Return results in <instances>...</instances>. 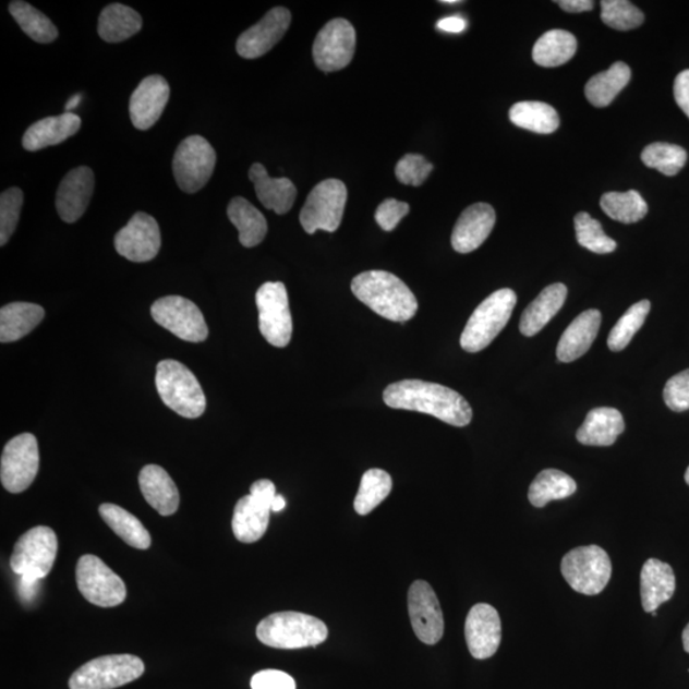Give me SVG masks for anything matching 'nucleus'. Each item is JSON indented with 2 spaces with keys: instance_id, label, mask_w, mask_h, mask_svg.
<instances>
[{
  "instance_id": "1",
  "label": "nucleus",
  "mask_w": 689,
  "mask_h": 689,
  "mask_svg": "<svg viewBox=\"0 0 689 689\" xmlns=\"http://www.w3.org/2000/svg\"><path fill=\"white\" fill-rule=\"evenodd\" d=\"M384 400L389 408L418 411L454 426H467L473 419V409L459 392L431 382H396L385 389Z\"/></svg>"
},
{
  "instance_id": "2",
  "label": "nucleus",
  "mask_w": 689,
  "mask_h": 689,
  "mask_svg": "<svg viewBox=\"0 0 689 689\" xmlns=\"http://www.w3.org/2000/svg\"><path fill=\"white\" fill-rule=\"evenodd\" d=\"M354 295L378 316L407 322L418 311V301L406 282L386 271H366L351 282Z\"/></svg>"
},
{
  "instance_id": "3",
  "label": "nucleus",
  "mask_w": 689,
  "mask_h": 689,
  "mask_svg": "<svg viewBox=\"0 0 689 689\" xmlns=\"http://www.w3.org/2000/svg\"><path fill=\"white\" fill-rule=\"evenodd\" d=\"M257 638L269 648L295 650L321 645L328 638V629L324 621L309 614L280 612L259 621Z\"/></svg>"
},
{
  "instance_id": "4",
  "label": "nucleus",
  "mask_w": 689,
  "mask_h": 689,
  "mask_svg": "<svg viewBox=\"0 0 689 689\" xmlns=\"http://www.w3.org/2000/svg\"><path fill=\"white\" fill-rule=\"evenodd\" d=\"M156 388L162 402L177 414L196 419L205 413L206 397L198 379L177 361H162L156 368Z\"/></svg>"
},
{
  "instance_id": "5",
  "label": "nucleus",
  "mask_w": 689,
  "mask_h": 689,
  "mask_svg": "<svg viewBox=\"0 0 689 689\" xmlns=\"http://www.w3.org/2000/svg\"><path fill=\"white\" fill-rule=\"evenodd\" d=\"M517 295L511 289L494 291L478 306L461 335V348L468 353H479L488 348L512 316Z\"/></svg>"
},
{
  "instance_id": "6",
  "label": "nucleus",
  "mask_w": 689,
  "mask_h": 689,
  "mask_svg": "<svg viewBox=\"0 0 689 689\" xmlns=\"http://www.w3.org/2000/svg\"><path fill=\"white\" fill-rule=\"evenodd\" d=\"M560 571L576 593L594 596L603 593L611 581L612 560L601 546H580L561 559Z\"/></svg>"
},
{
  "instance_id": "7",
  "label": "nucleus",
  "mask_w": 689,
  "mask_h": 689,
  "mask_svg": "<svg viewBox=\"0 0 689 689\" xmlns=\"http://www.w3.org/2000/svg\"><path fill=\"white\" fill-rule=\"evenodd\" d=\"M145 664L130 654L96 657L81 666L70 678V689H116L138 679Z\"/></svg>"
},
{
  "instance_id": "8",
  "label": "nucleus",
  "mask_w": 689,
  "mask_h": 689,
  "mask_svg": "<svg viewBox=\"0 0 689 689\" xmlns=\"http://www.w3.org/2000/svg\"><path fill=\"white\" fill-rule=\"evenodd\" d=\"M58 539L55 530L37 527L19 539L11 557V568L21 578L43 580L57 559Z\"/></svg>"
},
{
  "instance_id": "9",
  "label": "nucleus",
  "mask_w": 689,
  "mask_h": 689,
  "mask_svg": "<svg viewBox=\"0 0 689 689\" xmlns=\"http://www.w3.org/2000/svg\"><path fill=\"white\" fill-rule=\"evenodd\" d=\"M347 200V185L339 179H327L314 186L301 211L306 233L314 234L317 230L335 233L341 225Z\"/></svg>"
},
{
  "instance_id": "10",
  "label": "nucleus",
  "mask_w": 689,
  "mask_h": 689,
  "mask_svg": "<svg viewBox=\"0 0 689 689\" xmlns=\"http://www.w3.org/2000/svg\"><path fill=\"white\" fill-rule=\"evenodd\" d=\"M259 331L276 348L288 347L293 336L289 297L282 282H266L256 294Z\"/></svg>"
},
{
  "instance_id": "11",
  "label": "nucleus",
  "mask_w": 689,
  "mask_h": 689,
  "mask_svg": "<svg viewBox=\"0 0 689 689\" xmlns=\"http://www.w3.org/2000/svg\"><path fill=\"white\" fill-rule=\"evenodd\" d=\"M215 167V149L201 136L185 138L178 146L172 160L177 184L185 193H196L204 189L213 177Z\"/></svg>"
},
{
  "instance_id": "12",
  "label": "nucleus",
  "mask_w": 689,
  "mask_h": 689,
  "mask_svg": "<svg viewBox=\"0 0 689 689\" xmlns=\"http://www.w3.org/2000/svg\"><path fill=\"white\" fill-rule=\"evenodd\" d=\"M80 593L87 602L111 608L121 605L126 597L124 581L104 564L100 558L86 554L81 557L76 568Z\"/></svg>"
},
{
  "instance_id": "13",
  "label": "nucleus",
  "mask_w": 689,
  "mask_h": 689,
  "mask_svg": "<svg viewBox=\"0 0 689 689\" xmlns=\"http://www.w3.org/2000/svg\"><path fill=\"white\" fill-rule=\"evenodd\" d=\"M39 446L33 434L24 433L5 445L0 461V481L10 493L29 488L39 473Z\"/></svg>"
},
{
  "instance_id": "14",
  "label": "nucleus",
  "mask_w": 689,
  "mask_h": 689,
  "mask_svg": "<svg viewBox=\"0 0 689 689\" xmlns=\"http://www.w3.org/2000/svg\"><path fill=\"white\" fill-rule=\"evenodd\" d=\"M156 324L167 328L179 339L202 342L207 339L208 328L198 306L183 297L171 295L156 301L152 306Z\"/></svg>"
},
{
  "instance_id": "15",
  "label": "nucleus",
  "mask_w": 689,
  "mask_h": 689,
  "mask_svg": "<svg viewBox=\"0 0 689 689\" xmlns=\"http://www.w3.org/2000/svg\"><path fill=\"white\" fill-rule=\"evenodd\" d=\"M355 44V28L348 20L329 21L314 40V62L324 72L343 70L353 61Z\"/></svg>"
},
{
  "instance_id": "16",
  "label": "nucleus",
  "mask_w": 689,
  "mask_h": 689,
  "mask_svg": "<svg viewBox=\"0 0 689 689\" xmlns=\"http://www.w3.org/2000/svg\"><path fill=\"white\" fill-rule=\"evenodd\" d=\"M411 626L418 639L426 645H436L445 633V618L436 593L428 582L418 580L408 595Z\"/></svg>"
},
{
  "instance_id": "17",
  "label": "nucleus",
  "mask_w": 689,
  "mask_h": 689,
  "mask_svg": "<svg viewBox=\"0 0 689 689\" xmlns=\"http://www.w3.org/2000/svg\"><path fill=\"white\" fill-rule=\"evenodd\" d=\"M116 250L122 257L144 264L153 261L161 246L159 223L152 215L137 213L116 235Z\"/></svg>"
},
{
  "instance_id": "18",
  "label": "nucleus",
  "mask_w": 689,
  "mask_h": 689,
  "mask_svg": "<svg viewBox=\"0 0 689 689\" xmlns=\"http://www.w3.org/2000/svg\"><path fill=\"white\" fill-rule=\"evenodd\" d=\"M291 24V13L283 7L266 13L258 24L246 29L237 41L238 55L244 59H257L267 55L275 45L281 41Z\"/></svg>"
},
{
  "instance_id": "19",
  "label": "nucleus",
  "mask_w": 689,
  "mask_h": 689,
  "mask_svg": "<svg viewBox=\"0 0 689 689\" xmlns=\"http://www.w3.org/2000/svg\"><path fill=\"white\" fill-rule=\"evenodd\" d=\"M466 639L470 654L485 661L497 653L501 640V624L496 608L489 604H476L468 614Z\"/></svg>"
},
{
  "instance_id": "20",
  "label": "nucleus",
  "mask_w": 689,
  "mask_h": 689,
  "mask_svg": "<svg viewBox=\"0 0 689 689\" xmlns=\"http://www.w3.org/2000/svg\"><path fill=\"white\" fill-rule=\"evenodd\" d=\"M170 99L168 81L159 74L148 76L134 89L130 101L131 121L140 131H147L159 121Z\"/></svg>"
},
{
  "instance_id": "21",
  "label": "nucleus",
  "mask_w": 689,
  "mask_h": 689,
  "mask_svg": "<svg viewBox=\"0 0 689 689\" xmlns=\"http://www.w3.org/2000/svg\"><path fill=\"white\" fill-rule=\"evenodd\" d=\"M95 189L92 169L78 167L63 178L57 192L56 206L64 222L73 223L85 214Z\"/></svg>"
},
{
  "instance_id": "22",
  "label": "nucleus",
  "mask_w": 689,
  "mask_h": 689,
  "mask_svg": "<svg viewBox=\"0 0 689 689\" xmlns=\"http://www.w3.org/2000/svg\"><path fill=\"white\" fill-rule=\"evenodd\" d=\"M496 225L494 208L481 202L470 206L457 220L451 243L456 252L467 254L479 249L492 233Z\"/></svg>"
},
{
  "instance_id": "23",
  "label": "nucleus",
  "mask_w": 689,
  "mask_h": 689,
  "mask_svg": "<svg viewBox=\"0 0 689 689\" xmlns=\"http://www.w3.org/2000/svg\"><path fill=\"white\" fill-rule=\"evenodd\" d=\"M602 326V313L585 311L576 317L561 335L557 347V358L561 363H571L585 355L596 339Z\"/></svg>"
},
{
  "instance_id": "24",
  "label": "nucleus",
  "mask_w": 689,
  "mask_h": 689,
  "mask_svg": "<svg viewBox=\"0 0 689 689\" xmlns=\"http://www.w3.org/2000/svg\"><path fill=\"white\" fill-rule=\"evenodd\" d=\"M674 593H676V576L670 565L655 558L646 560L641 569L643 611L655 612L658 606L669 602Z\"/></svg>"
},
{
  "instance_id": "25",
  "label": "nucleus",
  "mask_w": 689,
  "mask_h": 689,
  "mask_svg": "<svg viewBox=\"0 0 689 689\" xmlns=\"http://www.w3.org/2000/svg\"><path fill=\"white\" fill-rule=\"evenodd\" d=\"M250 179L261 204L277 215L288 214L297 198V186L288 178H271L262 164H253Z\"/></svg>"
},
{
  "instance_id": "26",
  "label": "nucleus",
  "mask_w": 689,
  "mask_h": 689,
  "mask_svg": "<svg viewBox=\"0 0 689 689\" xmlns=\"http://www.w3.org/2000/svg\"><path fill=\"white\" fill-rule=\"evenodd\" d=\"M81 129V118L73 112L49 117L34 123L26 131L22 145L27 152H40L43 148L62 144Z\"/></svg>"
},
{
  "instance_id": "27",
  "label": "nucleus",
  "mask_w": 689,
  "mask_h": 689,
  "mask_svg": "<svg viewBox=\"0 0 689 689\" xmlns=\"http://www.w3.org/2000/svg\"><path fill=\"white\" fill-rule=\"evenodd\" d=\"M140 488L149 506L161 516L178 511L181 496L170 475L161 467L147 466L140 473Z\"/></svg>"
},
{
  "instance_id": "28",
  "label": "nucleus",
  "mask_w": 689,
  "mask_h": 689,
  "mask_svg": "<svg viewBox=\"0 0 689 689\" xmlns=\"http://www.w3.org/2000/svg\"><path fill=\"white\" fill-rule=\"evenodd\" d=\"M624 415L614 408H596L591 410L585 422L580 426L578 440L581 445L609 447L625 432Z\"/></svg>"
},
{
  "instance_id": "29",
  "label": "nucleus",
  "mask_w": 689,
  "mask_h": 689,
  "mask_svg": "<svg viewBox=\"0 0 689 689\" xmlns=\"http://www.w3.org/2000/svg\"><path fill=\"white\" fill-rule=\"evenodd\" d=\"M568 290L564 283H553L539 294L533 303L523 311L520 321V331L523 336L531 337L541 333L549 324L551 319L564 306Z\"/></svg>"
},
{
  "instance_id": "30",
  "label": "nucleus",
  "mask_w": 689,
  "mask_h": 689,
  "mask_svg": "<svg viewBox=\"0 0 689 689\" xmlns=\"http://www.w3.org/2000/svg\"><path fill=\"white\" fill-rule=\"evenodd\" d=\"M271 508L266 507L251 494L238 500L233 516V531L239 542L251 544L265 535Z\"/></svg>"
},
{
  "instance_id": "31",
  "label": "nucleus",
  "mask_w": 689,
  "mask_h": 689,
  "mask_svg": "<svg viewBox=\"0 0 689 689\" xmlns=\"http://www.w3.org/2000/svg\"><path fill=\"white\" fill-rule=\"evenodd\" d=\"M45 317L43 306L32 303H11L0 311V341L3 343L21 340Z\"/></svg>"
},
{
  "instance_id": "32",
  "label": "nucleus",
  "mask_w": 689,
  "mask_h": 689,
  "mask_svg": "<svg viewBox=\"0 0 689 689\" xmlns=\"http://www.w3.org/2000/svg\"><path fill=\"white\" fill-rule=\"evenodd\" d=\"M228 216L239 231V242L245 249H253L264 242L268 230L266 217L251 202L243 197L231 200Z\"/></svg>"
},
{
  "instance_id": "33",
  "label": "nucleus",
  "mask_w": 689,
  "mask_h": 689,
  "mask_svg": "<svg viewBox=\"0 0 689 689\" xmlns=\"http://www.w3.org/2000/svg\"><path fill=\"white\" fill-rule=\"evenodd\" d=\"M101 519L123 542L133 548L146 551L152 546V536L136 516L117 505L104 504L99 508Z\"/></svg>"
},
{
  "instance_id": "34",
  "label": "nucleus",
  "mask_w": 689,
  "mask_h": 689,
  "mask_svg": "<svg viewBox=\"0 0 689 689\" xmlns=\"http://www.w3.org/2000/svg\"><path fill=\"white\" fill-rule=\"evenodd\" d=\"M142 28L140 13L121 3L105 7L100 14L97 32L104 41L122 43L136 35Z\"/></svg>"
},
{
  "instance_id": "35",
  "label": "nucleus",
  "mask_w": 689,
  "mask_h": 689,
  "mask_svg": "<svg viewBox=\"0 0 689 689\" xmlns=\"http://www.w3.org/2000/svg\"><path fill=\"white\" fill-rule=\"evenodd\" d=\"M632 72L624 62L614 63L608 71L595 74L585 87V95L595 108H606L631 81Z\"/></svg>"
},
{
  "instance_id": "36",
  "label": "nucleus",
  "mask_w": 689,
  "mask_h": 689,
  "mask_svg": "<svg viewBox=\"0 0 689 689\" xmlns=\"http://www.w3.org/2000/svg\"><path fill=\"white\" fill-rule=\"evenodd\" d=\"M578 50V40L565 29H551L541 36L533 49V59L545 69L564 65L571 61Z\"/></svg>"
},
{
  "instance_id": "37",
  "label": "nucleus",
  "mask_w": 689,
  "mask_h": 689,
  "mask_svg": "<svg viewBox=\"0 0 689 689\" xmlns=\"http://www.w3.org/2000/svg\"><path fill=\"white\" fill-rule=\"evenodd\" d=\"M578 491V484L564 471L546 469L539 473L529 488L530 504L543 508L552 500L571 497Z\"/></svg>"
},
{
  "instance_id": "38",
  "label": "nucleus",
  "mask_w": 689,
  "mask_h": 689,
  "mask_svg": "<svg viewBox=\"0 0 689 689\" xmlns=\"http://www.w3.org/2000/svg\"><path fill=\"white\" fill-rule=\"evenodd\" d=\"M509 121L522 130L551 134L559 126V116L556 109L542 101H521L509 110Z\"/></svg>"
},
{
  "instance_id": "39",
  "label": "nucleus",
  "mask_w": 689,
  "mask_h": 689,
  "mask_svg": "<svg viewBox=\"0 0 689 689\" xmlns=\"http://www.w3.org/2000/svg\"><path fill=\"white\" fill-rule=\"evenodd\" d=\"M603 211L621 223H634L648 215L649 207L638 191L608 192L601 200Z\"/></svg>"
},
{
  "instance_id": "40",
  "label": "nucleus",
  "mask_w": 689,
  "mask_h": 689,
  "mask_svg": "<svg viewBox=\"0 0 689 689\" xmlns=\"http://www.w3.org/2000/svg\"><path fill=\"white\" fill-rule=\"evenodd\" d=\"M10 12L22 32L34 41L49 44L57 40L59 35L57 26L32 4L16 0V2H11Z\"/></svg>"
},
{
  "instance_id": "41",
  "label": "nucleus",
  "mask_w": 689,
  "mask_h": 689,
  "mask_svg": "<svg viewBox=\"0 0 689 689\" xmlns=\"http://www.w3.org/2000/svg\"><path fill=\"white\" fill-rule=\"evenodd\" d=\"M392 491V479L387 471L371 469L362 478L354 501L355 511L365 516L376 509Z\"/></svg>"
},
{
  "instance_id": "42",
  "label": "nucleus",
  "mask_w": 689,
  "mask_h": 689,
  "mask_svg": "<svg viewBox=\"0 0 689 689\" xmlns=\"http://www.w3.org/2000/svg\"><path fill=\"white\" fill-rule=\"evenodd\" d=\"M641 159L648 168L656 169L666 177H674L685 168L687 153L684 147L655 142L643 149Z\"/></svg>"
},
{
  "instance_id": "43",
  "label": "nucleus",
  "mask_w": 689,
  "mask_h": 689,
  "mask_svg": "<svg viewBox=\"0 0 689 689\" xmlns=\"http://www.w3.org/2000/svg\"><path fill=\"white\" fill-rule=\"evenodd\" d=\"M651 310L649 301H641L629 309L624 316L613 327L608 337V348L614 353L625 350L628 343L632 341L636 334L645 324L648 314Z\"/></svg>"
},
{
  "instance_id": "44",
  "label": "nucleus",
  "mask_w": 689,
  "mask_h": 689,
  "mask_svg": "<svg viewBox=\"0 0 689 689\" xmlns=\"http://www.w3.org/2000/svg\"><path fill=\"white\" fill-rule=\"evenodd\" d=\"M576 238L583 249L597 254H608L617 250V243L604 233L602 223L588 213L575 217Z\"/></svg>"
},
{
  "instance_id": "45",
  "label": "nucleus",
  "mask_w": 689,
  "mask_h": 689,
  "mask_svg": "<svg viewBox=\"0 0 689 689\" xmlns=\"http://www.w3.org/2000/svg\"><path fill=\"white\" fill-rule=\"evenodd\" d=\"M601 4L604 24L619 32L638 28L645 21L638 7L627 0H603Z\"/></svg>"
},
{
  "instance_id": "46",
  "label": "nucleus",
  "mask_w": 689,
  "mask_h": 689,
  "mask_svg": "<svg viewBox=\"0 0 689 689\" xmlns=\"http://www.w3.org/2000/svg\"><path fill=\"white\" fill-rule=\"evenodd\" d=\"M22 206H24V192L16 186L4 191L0 196V245L4 246L10 242L17 228Z\"/></svg>"
},
{
  "instance_id": "47",
  "label": "nucleus",
  "mask_w": 689,
  "mask_h": 689,
  "mask_svg": "<svg viewBox=\"0 0 689 689\" xmlns=\"http://www.w3.org/2000/svg\"><path fill=\"white\" fill-rule=\"evenodd\" d=\"M433 171V165L422 155L408 154L396 165V177L406 185H422Z\"/></svg>"
},
{
  "instance_id": "48",
  "label": "nucleus",
  "mask_w": 689,
  "mask_h": 689,
  "mask_svg": "<svg viewBox=\"0 0 689 689\" xmlns=\"http://www.w3.org/2000/svg\"><path fill=\"white\" fill-rule=\"evenodd\" d=\"M666 407L676 413L689 410V370L676 374L664 387Z\"/></svg>"
},
{
  "instance_id": "49",
  "label": "nucleus",
  "mask_w": 689,
  "mask_h": 689,
  "mask_svg": "<svg viewBox=\"0 0 689 689\" xmlns=\"http://www.w3.org/2000/svg\"><path fill=\"white\" fill-rule=\"evenodd\" d=\"M410 211L407 202L388 198L382 202L376 211V221L385 231H392Z\"/></svg>"
},
{
  "instance_id": "50",
  "label": "nucleus",
  "mask_w": 689,
  "mask_h": 689,
  "mask_svg": "<svg viewBox=\"0 0 689 689\" xmlns=\"http://www.w3.org/2000/svg\"><path fill=\"white\" fill-rule=\"evenodd\" d=\"M252 689H297L295 680L288 673L280 670H262L254 674Z\"/></svg>"
},
{
  "instance_id": "51",
  "label": "nucleus",
  "mask_w": 689,
  "mask_h": 689,
  "mask_svg": "<svg viewBox=\"0 0 689 689\" xmlns=\"http://www.w3.org/2000/svg\"><path fill=\"white\" fill-rule=\"evenodd\" d=\"M674 99L689 118V70L680 72L674 81Z\"/></svg>"
},
{
  "instance_id": "52",
  "label": "nucleus",
  "mask_w": 689,
  "mask_h": 689,
  "mask_svg": "<svg viewBox=\"0 0 689 689\" xmlns=\"http://www.w3.org/2000/svg\"><path fill=\"white\" fill-rule=\"evenodd\" d=\"M251 496L259 504L271 508L276 497L275 484L271 481H267V479H262V481L252 484Z\"/></svg>"
},
{
  "instance_id": "53",
  "label": "nucleus",
  "mask_w": 689,
  "mask_h": 689,
  "mask_svg": "<svg viewBox=\"0 0 689 689\" xmlns=\"http://www.w3.org/2000/svg\"><path fill=\"white\" fill-rule=\"evenodd\" d=\"M467 26V20L460 16L446 17L437 22V27L442 29V32L451 34L466 32Z\"/></svg>"
},
{
  "instance_id": "54",
  "label": "nucleus",
  "mask_w": 689,
  "mask_h": 689,
  "mask_svg": "<svg viewBox=\"0 0 689 689\" xmlns=\"http://www.w3.org/2000/svg\"><path fill=\"white\" fill-rule=\"evenodd\" d=\"M557 4L569 13L588 12L594 9V2H590V0H561Z\"/></svg>"
},
{
  "instance_id": "55",
  "label": "nucleus",
  "mask_w": 689,
  "mask_h": 689,
  "mask_svg": "<svg viewBox=\"0 0 689 689\" xmlns=\"http://www.w3.org/2000/svg\"><path fill=\"white\" fill-rule=\"evenodd\" d=\"M40 580H32L27 578H21L20 581V594L26 602H32L36 595L37 587H39Z\"/></svg>"
},
{
  "instance_id": "56",
  "label": "nucleus",
  "mask_w": 689,
  "mask_h": 689,
  "mask_svg": "<svg viewBox=\"0 0 689 689\" xmlns=\"http://www.w3.org/2000/svg\"><path fill=\"white\" fill-rule=\"evenodd\" d=\"M285 506H287V501H285V498L282 496H277L273 501V507H271V511L273 512H280L282 511V509L285 508Z\"/></svg>"
},
{
  "instance_id": "57",
  "label": "nucleus",
  "mask_w": 689,
  "mask_h": 689,
  "mask_svg": "<svg viewBox=\"0 0 689 689\" xmlns=\"http://www.w3.org/2000/svg\"><path fill=\"white\" fill-rule=\"evenodd\" d=\"M81 102V95H74L72 99L65 105V112H72L73 109H76Z\"/></svg>"
},
{
  "instance_id": "58",
  "label": "nucleus",
  "mask_w": 689,
  "mask_h": 689,
  "mask_svg": "<svg viewBox=\"0 0 689 689\" xmlns=\"http://www.w3.org/2000/svg\"><path fill=\"white\" fill-rule=\"evenodd\" d=\"M681 640H684V648L686 650V653L689 654V624L685 628L684 633H681Z\"/></svg>"
},
{
  "instance_id": "59",
  "label": "nucleus",
  "mask_w": 689,
  "mask_h": 689,
  "mask_svg": "<svg viewBox=\"0 0 689 689\" xmlns=\"http://www.w3.org/2000/svg\"><path fill=\"white\" fill-rule=\"evenodd\" d=\"M442 4H459L461 3L460 0H442V2H439Z\"/></svg>"
},
{
  "instance_id": "60",
  "label": "nucleus",
  "mask_w": 689,
  "mask_h": 689,
  "mask_svg": "<svg viewBox=\"0 0 689 689\" xmlns=\"http://www.w3.org/2000/svg\"><path fill=\"white\" fill-rule=\"evenodd\" d=\"M685 479H686V483L689 485V468L686 471Z\"/></svg>"
},
{
  "instance_id": "61",
  "label": "nucleus",
  "mask_w": 689,
  "mask_h": 689,
  "mask_svg": "<svg viewBox=\"0 0 689 689\" xmlns=\"http://www.w3.org/2000/svg\"><path fill=\"white\" fill-rule=\"evenodd\" d=\"M651 614H653V617H657V613H656V611H655V612H653V613H651Z\"/></svg>"
}]
</instances>
